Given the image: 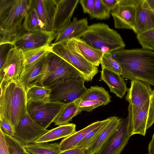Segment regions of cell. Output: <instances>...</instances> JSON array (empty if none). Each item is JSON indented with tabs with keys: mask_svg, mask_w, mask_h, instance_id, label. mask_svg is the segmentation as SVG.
Instances as JSON below:
<instances>
[{
	"mask_svg": "<svg viewBox=\"0 0 154 154\" xmlns=\"http://www.w3.org/2000/svg\"><path fill=\"white\" fill-rule=\"evenodd\" d=\"M82 100H92L101 102L105 105L111 102V96L103 87L91 86L81 97Z\"/></svg>",
	"mask_w": 154,
	"mask_h": 154,
	"instance_id": "obj_28",
	"label": "cell"
},
{
	"mask_svg": "<svg viewBox=\"0 0 154 154\" xmlns=\"http://www.w3.org/2000/svg\"><path fill=\"white\" fill-rule=\"evenodd\" d=\"M122 119L112 116L111 120L92 145L86 150L87 154H97L115 132Z\"/></svg>",
	"mask_w": 154,
	"mask_h": 154,
	"instance_id": "obj_22",
	"label": "cell"
},
{
	"mask_svg": "<svg viewBox=\"0 0 154 154\" xmlns=\"http://www.w3.org/2000/svg\"><path fill=\"white\" fill-rule=\"evenodd\" d=\"M26 154H30L29 153H28L27 152V153Z\"/></svg>",
	"mask_w": 154,
	"mask_h": 154,
	"instance_id": "obj_46",
	"label": "cell"
},
{
	"mask_svg": "<svg viewBox=\"0 0 154 154\" xmlns=\"http://www.w3.org/2000/svg\"><path fill=\"white\" fill-rule=\"evenodd\" d=\"M142 48L154 51V29L137 35Z\"/></svg>",
	"mask_w": 154,
	"mask_h": 154,
	"instance_id": "obj_36",
	"label": "cell"
},
{
	"mask_svg": "<svg viewBox=\"0 0 154 154\" xmlns=\"http://www.w3.org/2000/svg\"><path fill=\"white\" fill-rule=\"evenodd\" d=\"M45 61L46 73L40 85L50 88L59 81L70 77H83L76 69L51 52L47 54Z\"/></svg>",
	"mask_w": 154,
	"mask_h": 154,
	"instance_id": "obj_6",
	"label": "cell"
},
{
	"mask_svg": "<svg viewBox=\"0 0 154 154\" xmlns=\"http://www.w3.org/2000/svg\"><path fill=\"white\" fill-rule=\"evenodd\" d=\"M127 119L131 136L136 134L145 136L146 130L154 123V94L138 111L128 115Z\"/></svg>",
	"mask_w": 154,
	"mask_h": 154,
	"instance_id": "obj_9",
	"label": "cell"
},
{
	"mask_svg": "<svg viewBox=\"0 0 154 154\" xmlns=\"http://www.w3.org/2000/svg\"><path fill=\"white\" fill-rule=\"evenodd\" d=\"M13 47L9 44L0 45V68L3 65L9 50Z\"/></svg>",
	"mask_w": 154,
	"mask_h": 154,
	"instance_id": "obj_39",
	"label": "cell"
},
{
	"mask_svg": "<svg viewBox=\"0 0 154 154\" xmlns=\"http://www.w3.org/2000/svg\"><path fill=\"white\" fill-rule=\"evenodd\" d=\"M140 0H119L115 8L111 12L115 28L135 32L136 7Z\"/></svg>",
	"mask_w": 154,
	"mask_h": 154,
	"instance_id": "obj_13",
	"label": "cell"
},
{
	"mask_svg": "<svg viewBox=\"0 0 154 154\" xmlns=\"http://www.w3.org/2000/svg\"><path fill=\"white\" fill-rule=\"evenodd\" d=\"M111 54L122 67V77L131 81L140 80L154 86V51L143 48H124Z\"/></svg>",
	"mask_w": 154,
	"mask_h": 154,
	"instance_id": "obj_1",
	"label": "cell"
},
{
	"mask_svg": "<svg viewBox=\"0 0 154 154\" xmlns=\"http://www.w3.org/2000/svg\"><path fill=\"white\" fill-rule=\"evenodd\" d=\"M79 49L85 58L98 67L101 64L104 53L90 46L80 38H75Z\"/></svg>",
	"mask_w": 154,
	"mask_h": 154,
	"instance_id": "obj_27",
	"label": "cell"
},
{
	"mask_svg": "<svg viewBox=\"0 0 154 154\" xmlns=\"http://www.w3.org/2000/svg\"><path fill=\"white\" fill-rule=\"evenodd\" d=\"M56 8L53 31L58 32L71 22V18L79 1L55 0Z\"/></svg>",
	"mask_w": 154,
	"mask_h": 154,
	"instance_id": "obj_18",
	"label": "cell"
},
{
	"mask_svg": "<svg viewBox=\"0 0 154 154\" xmlns=\"http://www.w3.org/2000/svg\"><path fill=\"white\" fill-rule=\"evenodd\" d=\"M82 76L70 77L57 82L50 88L49 100L66 104L81 98L87 90Z\"/></svg>",
	"mask_w": 154,
	"mask_h": 154,
	"instance_id": "obj_7",
	"label": "cell"
},
{
	"mask_svg": "<svg viewBox=\"0 0 154 154\" xmlns=\"http://www.w3.org/2000/svg\"><path fill=\"white\" fill-rule=\"evenodd\" d=\"M66 104L49 100L29 101L27 102V111L34 120L47 128Z\"/></svg>",
	"mask_w": 154,
	"mask_h": 154,
	"instance_id": "obj_8",
	"label": "cell"
},
{
	"mask_svg": "<svg viewBox=\"0 0 154 154\" xmlns=\"http://www.w3.org/2000/svg\"><path fill=\"white\" fill-rule=\"evenodd\" d=\"M24 66L23 51L13 47L9 50L3 65L0 68V86L10 82H18Z\"/></svg>",
	"mask_w": 154,
	"mask_h": 154,
	"instance_id": "obj_10",
	"label": "cell"
},
{
	"mask_svg": "<svg viewBox=\"0 0 154 154\" xmlns=\"http://www.w3.org/2000/svg\"><path fill=\"white\" fill-rule=\"evenodd\" d=\"M57 35L56 32L41 29L26 31L17 36L11 45L14 47L24 51L50 45Z\"/></svg>",
	"mask_w": 154,
	"mask_h": 154,
	"instance_id": "obj_11",
	"label": "cell"
},
{
	"mask_svg": "<svg viewBox=\"0 0 154 154\" xmlns=\"http://www.w3.org/2000/svg\"><path fill=\"white\" fill-rule=\"evenodd\" d=\"M27 101L49 100L51 91L50 88L34 85L26 90Z\"/></svg>",
	"mask_w": 154,
	"mask_h": 154,
	"instance_id": "obj_29",
	"label": "cell"
},
{
	"mask_svg": "<svg viewBox=\"0 0 154 154\" xmlns=\"http://www.w3.org/2000/svg\"><path fill=\"white\" fill-rule=\"evenodd\" d=\"M0 154H10L4 133L0 130Z\"/></svg>",
	"mask_w": 154,
	"mask_h": 154,
	"instance_id": "obj_41",
	"label": "cell"
},
{
	"mask_svg": "<svg viewBox=\"0 0 154 154\" xmlns=\"http://www.w3.org/2000/svg\"><path fill=\"white\" fill-rule=\"evenodd\" d=\"M80 39L104 53L124 49L125 46L120 34L103 23L88 26Z\"/></svg>",
	"mask_w": 154,
	"mask_h": 154,
	"instance_id": "obj_4",
	"label": "cell"
},
{
	"mask_svg": "<svg viewBox=\"0 0 154 154\" xmlns=\"http://www.w3.org/2000/svg\"><path fill=\"white\" fill-rule=\"evenodd\" d=\"M31 6V0H0V45H11L26 31L24 18Z\"/></svg>",
	"mask_w": 154,
	"mask_h": 154,
	"instance_id": "obj_2",
	"label": "cell"
},
{
	"mask_svg": "<svg viewBox=\"0 0 154 154\" xmlns=\"http://www.w3.org/2000/svg\"><path fill=\"white\" fill-rule=\"evenodd\" d=\"M135 27L137 35L154 29V12L146 0H140L136 7Z\"/></svg>",
	"mask_w": 154,
	"mask_h": 154,
	"instance_id": "obj_19",
	"label": "cell"
},
{
	"mask_svg": "<svg viewBox=\"0 0 154 154\" xmlns=\"http://www.w3.org/2000/svg\"><path fill=\"white\" fill-rule=\"evenodd\" d=\"M50 51L78 70L86 81H91L98 72V67L87 61L80 52L75 38L64 40L50 45Z\"/></svg>",
	"mask_w": 154,
	"mask_h": 154,
	"instance_id": "obj_5",
	"label": "cell"
},
{
	"mask_svg": "<svg viewBox=\"0 0 154 154\" xmlns=\"http://www.w3.org/2000/svg\"><path fill=\"white\" fill-rule=\"evenodd\" d=\"M31 6L37 15L40 29L54 31L56 8L55 0H31Z\"/></svg>",
	"mask_w": 154,
	"mask_h": 154,
	"instance_id": "obj_16",
	"label": "cell"
},
{
	"mask_svg": "<svg viewBox=\"0 0 154 154\" xmlns=\"http://www.w3.org/2000/svg\"><path fill=\"white\" fill-rule=\"evenodd\" d=\"M103 2L111 11H113L116 7L119 0H102Z\"/></svg>",
	"mask_w": 154,
	"mask_h": 154,
	"instance_id": "obj_43",
	"label": "cell"
},
{
	"mask_svg": "<svg viewBox=\"0 0 154 154\" xmlns=\"http://www.w3.org/2000/svg\"><path fill=\"white\" fill-rule=\"evenodd\" d=\"M102 69L105 68L120 75L122 73L121 66L112 57L111 53H104L101 63Z\"/></svg>",
	"mask_w": 154,
	"mask_h": 154,
	"instance_id": "obj_34",
	"label": "cell"
},
{
	"mask_svg": "<svg viewBox=\"0 0 154 154\" xmlns=\"http://www.w3.org/2000/svg\"><path fill=\"white\" fill-rule=\"evenodd\" d=\"M26 151L30 154H58L61 152L60 143H35L25 145Z\"/></svg>",
	"mask_w": 154,
	"mask_h": 154,
	"instance_id": "obj_26",
	"label": "cell"
},
{
	"mask_svg": "<svg viewBox=\"0 0 154 154\" xmlns=\"http://www.w3.org/2000/svg\"><path fill=\"white\" fill-rule=\"evenodd\" d=\"M112 116L106 119L105 122L94 130L88 132L76 147L88 149L97 140L100 133L111 120Z\"/></svg>",
	"mask_w": 154,
	"mask_h": 154,
	"instance_id": "obj_30",
	"label": "cell"
},
{
	"mask_svg": "<svg viewBox=\"0 0 154 154\" xmlns=\"http://www.w3.org/2000/svg\"><path fill=\"white\" fill-rule=\"evenodd\" d=\"M48 53L35 62L24 66L18 83L26 90L32 86L40 85L46 73L45 60Z\"/></svg>",
	"mask_w": 154,
	"mask_h": 154,
	"instance_id": "obj_15",
	"label": "cell"
},
{
	"mask_svg": "<svg viewBox=\"0 0 154 154\" xmlns=\"http://www.w3.org/2000/svg\"><path fill=\"white\" fill-rule=\"evenodd\" d=\"M88 26L87 18L77 20V18L74 17L72 21L57 32V36L53 43L67 39L80 38Z\"/></svg>",
	"mask_w": 154,
	"mask_h": 154,
	"instance_id": "obj_20",
	"label": "cell"
},
{
	"mask_svg": "<svg viewBox=\"0 0 154 154\" xmlns=\"http://www.w3.org/2000/svg\"><path fill=\"white\" fill-rule=\"evenodd\" d=\"M23 26L26 31H31L40 29L39 21L34 9L31 6L24 18Z\"/></svg>",
	"mask_w": 154,
	"mask_h": 154,
	"instance_id": "obj_35",
	"label": "cell"
},
{
	"mask_svg": "<svg viewBox=\"0 0 154 154\" xmlns=\"http://www.w3.org/2000/svg\"><path fill=\"white\" fill-rule=\"evenodd\" d=\"M102 105H103V104L101 102L89 100H81L79 106V111L80 113L83 111L90 112L94 109Z\"/></svg>",
	"mask_w": 154,
	"mask_h": 154,
	"instance_id": "obj_37",
	"label": "cell"
},
{
	"mask_svg": "<svg viewBox=\"0 0 154 154\" xmlns=\"http://www.w3.org/2000/svg\"><path fill=\"white\" fill-rule=\"evenodd\" d=\"M0 118L8 121L15 130L27 111L26 91L18 82L0 86Z\"/></svg>",
	"mask_w": 154,
	"mask_h": 154,
	"instance_id": "obj_3",
	"label": "cell"
},
{
	"mask_svg": "<svg viewBox=\"0 0 154 154\" xmlns=\"http://www.w3.org/2000/svg\"><path fill=\"white\" fill-rule=\"evenodd\" d=\"M111 11L107 8L102 0H95L92 13L90 15L91 19L103 20L109 19Z\"/></svg>",
	"mask_w": 154,
	"mask_h": 154,
	"instance_id": "obj_33",
	"label": "cell"
},
{
	"mask_svg": "<svg viewBox=\"0 0 154 154\" xmlns=\"http://www.w3.org/2000/svg\"><path fill=\"white\" fill-rule=\"evenodd\" d=\"M58 154H87L86 150L84 149L75 147L61 152Z\"/></svg>",
	"mask_w": 154,
	"mask_h": 154,
	"instance_id": "obj_42",
	"label": "cell"
},
{
	"mask_svg": "<svg viewBox=\"0 0 154 154\" xmlns=\"http://www.w3.org/2000/svg\"><path fill=\"white\" fill-rule=\"evenodd\" d=\"M131 136L127 118L122 119L115 132L97 154H120Z\"/></svg>",
	"mask_w": 154,
	"mask_h": 154,
	"instance_id": "obj_17",
	"label": "cell"
},
{
	"mask_svg": "<svg viewBox=\"0 0 154 154\" xmlns=\"http://www.w3.org/2000/svg\"><path fill=\"white\" fill-rule=\"evenodd\" d=\"M146 1L150 8L153 11L154 10V0H146Z\"/></svg>",
	"mask_w": 154,
	"mask_h": 154,
	"instance_id": "obj_45",
	"label": "cell"
},
{
	"mask_svg": "<svg viewBox=\"0 0 154 154\" xmlns=\"http://www.w3.org/2000/svg\"><path fill=\"white\" fill-rule=\"evenodd\" d=\"M50 45L22 51L24 59V66L31 64L50 51Z\"/></svg>",
	"mask_w": 154,
	"mask_h": 154,
	"instance_id": "obj_31",
	"label": "cell"
},
{
	"mask_svg": "<svg viewBox=\"0 0 154 154\" xmlns=\"http://www.w3.org/2000/svg\"><path fill=\"white\" fill-rule=\"evenodd\" d=\"M153 90L154 91V89Z\"/></svg>",
	"mask_w": 154,
	"mask_h": 154,
	"instance_id": "obj_48",
	"label": "cell"
},
{
	"mask_svg": "<svg viewBox=\"0 0 154 154\" xmlns=\"http://www.w3.org/2000/svg\"><path fill=\"white\" fill-rule=\"evenodd\" d=\"M147 154H154V133L151 140L149 144L148 152Z\"/></svg>",
	"mask_w": 154,
	"mask_h": 154,
	"instance_id": "obj_44",
	"label": "cell"
},
{
	"mask_svg": "<svg viewBox=\"0 0 154 154\" xmlns=\"http://www.w3.org/2000/svg\"><path fill=\"white\" fill-rule=\"evenodd\" d=\"M101 79L109 88L111 92L122 98L128 89L126 83L121 75L105 68L101 71Z\"/></svg>",
	"mask_w": 154,
	"mask_h": 154,
	"instance_id": "obj_21",
	"label": "cell"
},
{
	"mask_svg": "<svg viewBox=\"0 0 154 154\" xmlns=\"http://www.w3.org/2000/svg\"><path fill=\"white\" fill-rule=\"evenodd\" d=\"M75 128L76 125L73 123L58 126L49 130L35 142H49L66 137L75 132Z\"/></svg>",
	"mask_w": 154,
	"mask_h": 154,
	"instance_id": "obj_24",
	"label": "cell"
},
{
	"mask_svg": "<svg viewBox=\"0 0 154 154\" xmlns=\"http://www.w3.org/2000/svg\"><path fill=\"white\" fill-rule=\"evenodd\" d=\"M49 130L34 120L27 112L17 125L13 136L26 145L35 142Z\"/></svg>",
	"mask_w": 154,
	"mask_h": 154,
	"instance_id": "obj_14",
	"label": "cell"
},
{
	"mask_svg": "<svg viewBox=\"0 0 154 154\" xmlns=\"http://www.w3.org/2000/svg\"><path fill=\"white\" fill-rule=\"evenodd\" d=\"M81 98L66 104L60 113L54 120L55 125H63L69 124L72 118L80 112L79 111V106Z\"/></svg>",
	"mask_w": 154,
	"mask_h": 154,
	"instance_id": "obj_25",
	"label": "cell"
},
{
	"mask_svg": "<svg viewBox=\"0 0 154 154\" xmlns=\"http://www.w3.org/2000/svg\"><path fill=\"white\" fill-rule=\"evenodd\" d=\"M105 120L106 119L94 122L83 129L64 138L60 143V150L63 151L76 147L88 132L101 125Z\"/></svg>",
	"mask_w": 154,
	"mask_h": 154,
	"instance_id": "obj_23",
	"label": "cell"
},
{
	"mask_svg": "<svg viewBox=\"0 0 154 154\" xmlns=\"http://www.w3.org/2000/svg\"><path fill=\"white\" fill-rule=\"evenodd\" d=\"M153 12H154V10H153Z\"/></svg>",
	"mask_w": 154,
	"mask_h": 154,
	"instance_id": "obj_47",
	"label": "cell"
},
{
	"mask_svg": "<svg viewBox=\"0 0 154 154\" xmlns=\"http://www.w3.org/2000/svg\"><path fill=\"white\" fill-rule=\"evenodd\" d=\"M4 135L10 154H26L25 145L20 141L14 136Z\"/></svg>",
	"mask_w": 154,
	"mask_h": 154,
	"instance_id": "obj_32",
	"label": "cell"
},
{
	"mask_svg": "<svg viewBox=\"0 0 154 154\" xmlns=\"http://www.w3.org/2000/svg\"><path fill=\"white\" fill-rule=\"evenodd\" d=\"M95 0H80L79 2L85 13L88 14L89 15L92 13Z\"/></svg>",
	"mask_w": 154,
	"mask_h": 154,
	"instance_id": "obj_40",
	"label": "cell"
},
{
	"mask_svg": "<svg viewBox=\"0 0 154 154\" xmlns=\"http://www.w3.org/2000/svg\"><path fill=\"white\" fill-rule=\"evenodd\" d=\"M150 85L139 80L131 81L128 89L125 99L129 103L128 114H132L138 111L154 94Z\"/></svg>",
	"mask_w": 154,
	"mask_h": 154,
	"instance_id": "obj_12",
	"label": "cell"
},
{
	"mask_svg": "<svg viewBox=\"0 0 154 154\" xmlns=\"http://www.w3.org/2000/svg\"><path fill=\"white\" fill-rule=\"evenodd\" d=\"M0 130L4 134L13 136L15 130L10 123L5 119L0 118Z\"/></svg>",
	"mask_w": 154,
	"mask_h": 154,
	"instance_id": "obj_38",
	"label": "cell"
}]
</instances>
